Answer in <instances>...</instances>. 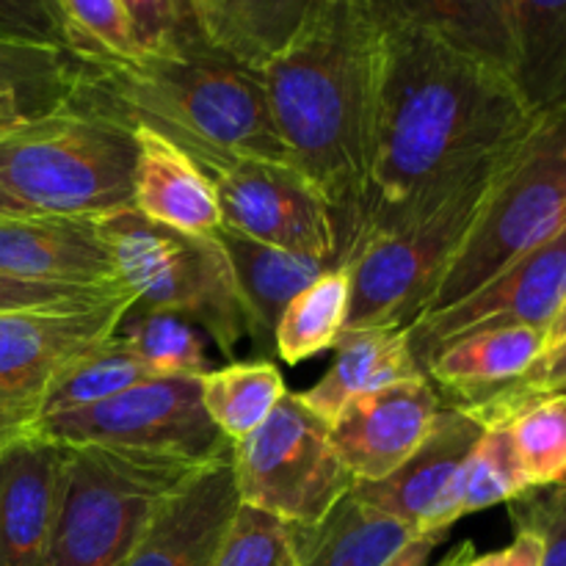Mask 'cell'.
<instances>
[{
    "instance_id": "1",
    "label": "cell",
    "mask_w": 566,
    "mask_h": 566,
    "mask_svg": "<svg viewBox=\"0 0 566 566\" xmlns=\"http://www.w3.org/2000/svg\"><path fill=\"white\" fill-rule=\"evenodd\" d=\"M381 31L368 193L346 258L370 232L451 188L542 119L512 77L486 61L401 22H381Z\"/></svg>"
},
{
    "instance_id": "2",
    "label": "cell",
    "mask_w": 566,
    "mask_h": 566,
    "mask_svg": "<svg viewBox=\"0 0 566 566\" xmlns=\"http://www.w3.org/2000/svg\"><path fill=\"white\" fill-rule=\"evenodd\" d=\"M381 44L385 31L368 0H326L258 70L287 160L335 216L337 263L363 221Z\"/></svg>"
},
{
    "instance_id": "3",
    "label": "cell",
    "mask_w": 566,
    "mask_h": 566,
    "mask_svg": "<svg viewBox=\"0 0 566 566\" xmlns=\"http://www.w3.org/2000/svg\"><path fill=\"white\" fill-rule=\"evenodd\" d=\"M77 88L125 122L144 119L224 153L291 166L260 72L210 42L136 61L81 59Z\"/></svg>"
},
{
    "instance_id": "4",
    "label": "cell",
    "mask_w": 566,
    "mask_h": 566,
    "mask_svg": "<svg viewBox=\"0 0 566 566\" xmlns=\"http://www.w3.org/2000/svg\"><path fill=\"white\" fill-rule=\"evenodd\" d=\"M536 127L520 142L497 149L451 188L415 205L354 247L340 263L352 280L346 332L412 326L420 318L437 282L459 258L514 166L523 160Z\"/></svg>"
},
{
    "instance_id": "5",
    "label": "cell",
    "mask_w": 566,
    "mask_h": 566,
    "mask_svg": "<svg viewBox=\"0 0 566 566\" xmlns=\"http://www.w3.org/2000/svg\"><path fill=\"white\" fill-rule=\"evenodd\" d=\"M133 166L130 122L75 88L64 111L0 142V213L99 221L133 208Z\"/></svg>"
},
{
    "instance_id": "6",
    "label": "cell",
    "mask_w": 566,
    "mask_h": 566,
    "mask_svg": "<svg viewBox=\"0 0 566 566\" xmlns=\"http://www.w3.org/2000/svg\"><path fill=\"white\" fill-rule=\"evenodd\" d=\"M221 462V459H219ZM208 464L111 446H64L44 566H122L158 509Z\"/></svg>"
},
{
    "instance_id": "7",
    "label": "cell",
    "mask_w": 566,
    "mask_h": 566,
    "mask_svg": "<svg viewBox=\"0 0 566 566\" xmlns=\"http://www.w3.org/2000/svg\"><path fill=\"white\" fill-rule=\"evenodd\" d=\"M116 276L136 310L175 313L197 324L224 359L249 337L230 260L213 235H182L125 208L97 221Z\"/></svg>"
},
{
    "instance_id": "8",
    "label": "cell",
    "mask_w": 566,
    "mask_h": 566,
    "mask_svg": "<svg viewBox=\"0 0 566 566\" xmlns=\"http://www.w3.org/2000/svg\"><path fill=\"white\" fill-rule=\"evenodd\" d=\"M564 221L566 114H545L523 160L514 166L486 208L481 224L437 282L420 318L473 296L506 265L556 232Z\"/></svg>"
},
{
    "instance_id": "9",
    "label": "cell",
    "mask_w": 566,
    "mask_h": 566,
    "mask_svg": "<svg viewBox=\"0 0 566 566\" xmlns=\"http://www.w3.org/2000/svg\"><path fill=\"white\" fill-rule=\"evenodd\" d=\"M232 475L243 506L296 528L324 523L357 481L332 446L329 426L287 392L260 429L232 446Z\"/></svg>"
},
{
    "instance_id": "10",
    "label": "cell",
    "mask_w": 566,
    "mask_h": 566,
    "mask_svg": "<svg viewBox=\"0 0 566 566\" xmlns=\"http://www.w3.org/2000/svg\"><path fill=\"white\" fill-rule=\"evenodd\" d=\"M33 434L61 446H111L193 464L232 457V442L208 418L199 379L191 376L149 379L94 407L39 420Z\"/></svg>"
},
{
    "instance_id": "11",
    "label": "cell",
    "mask_w": 566,
    "mask_h": 566,
    "mask_svg": "<svg viewBox=\"0 0 566 566\" xmlns=\"http://www.w3.org/2000/svg\"><path fill=\"white\" fill-rule=\"evenodd\" d=\"M166 136L205 171L219 199L221 224L252 241L337 263L335 216L293 166L224 153L177 133Z\"/></svg>"
},
{
    "instance_id": "12",
    "label": "cell",
    "mask_w": 566,
    "mask_h": 566,
    "mask_svg": "<svg viewBox=\"0 0 566 566\" xmlns=\"http://www.w3.org/2000/svg\"><path fill=\"white\" fill-rule=\"evenodd\" d=\"M133 304L125 287L86 307L0 315V448L31 434L59 370L116 335Z\"/></svg>"
},
{
    "instance_id": "13",
    "label": "cell",
    "mask_w": 566,
    "mask_h": 566,
    "mask_svg": "<svg viewBox=\"0 0 566 566\" xmlns=\"http://www.w3.org/2000/svg\"><path fill=\"white\" fill-rule=\"evenodd\" d=\"M566 296V221L534 249L514 260L495 280L453 307L415 321L412 352L420 368L448 343L503 326L545 332Z\"/></svg>"
},
{
    "instance_id": "14",
    "label": "cell",
    "mask_w": 566,
    "mask_h": 566,
    "mask_svg": "<svg viewBox=\"0 0 566 566\" xmlns=\"http://www.w3.org/2000/svg\"><path fill=\"white\" fill-rule=\"evenodd\" d=\"M484 426L462 407L442 403L429 440L407 464L374 484H357L352 495L374 512L398 520L415 536H446L462 520L464 468Z\"/></svg>"
},
{
    "instance_id": "15",
    "label": "cell",
    "mask_w": 566,
    "mask_h": 566,
    "mask_svg": "<svg viewBox=\"0 0 566 566\" xmlns=\"http://www.w3.org/2000/svg\"><path fill=\"white\" fill-rule=\"evenodd\" d=\"M442 398L429 376L359 396L329 426L332 446L357 484L396 473L429 440Z\"/></svg>"
},
{
    "instance_id": "16",
    "label": "cell",
    "mask_w": 566,
    "mask_h": 566,
    "mask_svg": "<svg viewBox=\"0 0 566 566\" xmlns=\"http://www.w3.org/2000/svg\"><path fill=\"white\" fill-rule=\"evenodd\" d=\"M61 475V442L31 431L0 448V566L48 564Z\"/></svg>"
},
{
    "instance_id": "17",
    "label": "cell",
    "mask_w": 566,
    "mask_h": 566,
    "mask_svg": "<svg viewBox=\"0 0 566 566\" xmlns=\"http://www.w3.org/2000/svg\"><path fill=\"white\" fill-rule=\"evenodd\" d=\"M238 506L232 457L197 470L158 509L122 566H210Z\"/></svg>"
},
{
    "instance_id": "18",
    "label": "cell",
    "mask_w": 566,
    "mask_h": 566,
    "mask_svg": "<svg viewBox=\"0 0 566 566\" xmlns=\"http://www.w3.org/2000/svg\"><path fill=\"white\" fill-rule=\"evenodd\" d=\"M0 274L77 287L122 285L97 221L0 213Z\"/></svg>"
},
{
    "instance_id": "19",
    "label": "cell",
    "mask_w": 566,
    "mask_h": 566,
    "mask_svg": "<svg viewBox=\"0 0 566 566\" xmlns=\"http://www.w3.org/2000/svg\"><path fill=\"white\" fill-rule=\"evenodd\" d=\"M127 122L136 144L133 208L182 235H213L221 227L219 199L197 160L160 127L144 119Z\"/></svg>"
},
{
    "instance_id": "20",
    "label": "cell",
    "mask_w": 566,
    "mask_h": 566,
    "mask_svg": "<svg viewBox=\"0 0 566 566\" xmlns=\"http://www.w3.org/2000/svg\"><path fill=\"white\" fill-rule=\"evenodd\" d=\"M418 357L412 352L409 326H374L343 332L329 370L310 390L298 392L304 407L313 409L326 426L359 396L420 379Z\"/></svg>"
},
{
    "instance_id": "21",
    "label": "cell",
    "mask_w": 566,
    "mask_h": 566,
    "mask_svg": "<svg viewBox=\"0 0 566 566\" xmlns=\"http://www.w3.org/2000/svg\"><path fill=\"white\" fill-rule=\"evenodd\" d=\"M213 238L230 260L254 348L274 352V329L280 315L310 282L318 280L332 265L313 254L252 241L224 224L213 232Z\"/></svg>"
},
{
    "instance_id": "22",
    "label": "cell",
    "mask_w": 566,
    "mask_h": 566,
    "mask_svg": "<svg viewBox=\"0 0 566 566\" xmlns=\"http://www.w3.org/2000/svg\"><path fill=\"white\" fill-rule=\"evenodd\" d=\"M545 354V332L531 326H503L464 335L442 346L423 374L442 403H470L520 379Z\"/></svg>"
},
{
    "instance_id": "23",
    "label": "cell",
    "mask_w": 566,
    "mask_h": 566,
    "mask_svg": "<svg viewBox=\"0 0 566 566\" xmlns=\"http://www.w3.org/2000/svg\"><path fill=\"white\" fill-rule=\"evenodd\" d=\"M381 22H401L446 39L514 81V0H368Z\"/></svg>"
},
{
    "instance_id": "24",
    "label": "cell",
    "mask_w": 566,
    "mask_h": 566,
    "mask_svg": "<svg viewBox=\"0 0 566 566\" xmlns=\"http://www.w3.org/2000/svg\"><path fill=\"white\" fill-rule=\"evenodd\" d=\"M326 0H199V31L216 50L260 70L313 22Z\"/></svg>"
},
{
    "instance_id": "25",
    "label": "cell",
    "mask_w": 566,
    "mask_h": 566,
    "mask_svg": "<svg viewBox=\"0 0 566 566\" xmlns=\"http://www.w3.org/2000/svg\"><path fill=\"white\" fill-rule=\"evenodd\" d=\"M81 59L50 44L0 39V122H39L72 103Z\"/></svg>"
},
{
    "instance_id": "26",
    "label": "cell",
    "mask_w": 566,
    "mask_h": 566,
    "mask_svg": "<svg viewBox=\"0 0 566 566\" xmlns=\"http://www.w3.org/2000/svg\"><path fill=\"white\" fill-rule=\"evenodd\" d=\"M514 86L534 114H566V0H514Z\"/></svg>"
},
{
    "instance_id": "27",
    "label": "cell",
    "mask_w": 566,
    "mask_h": 566,
    "mask_svg": "<svg viewBox=\"0 0 566 566\" xmlns=\"http://www.w3.org/2000/svg\"><path fill=\"white\" fill-rule=\"evenodd\" d=\"M418 536L348 495L315 528H302L298 566H387Z\"/></svg>"
},
{
    "instance_id": "28",
    "label": "cell",
    "mask_w": 566,
    "mask_h": 566,
    "mask_svg": "<svg viewBox=\"0 0 566 566\" xmlns=\"http://www.w3.org/2000/svg\"><path fill=\"white\" fill-rule=\"evenodd\" d=\"M199 390L205 412L232 446L260 429L287 396L280 368L269 359H232L199 376Z\"/></svg>"
},
{
    "instance_id": "29",
    "label": "cell",
    "mask_w": 566,
    "mask_h": 566,
    "mask_svg": "<svg viewBox=\"0 0 566 566\" xmlns=\"http://www.w3.org/2000/svg\"><path fill=\"white\" fill-rule=\"evenodd\" d=\"M352 307V280L343 265H332L310 282L280 315L274 329V354L287 365H298L329 352L346 332Z\"/></svg>"
},
{
    "instance_id": "30",
    "label": "cell",
    "mask_w": 566,
    "mask_h": 566,
    "mask_svg": "<svg viewBox=\"0 0 566 566\" xmlns=\"http://www.w3.org/2000/svg\"><path fill=\"white\" fill-rule=\"evenodd\" d=\"M155 379L147 365L136 357L130 343L122 332L111 335L108 340L86 348L77 357H72L59 376L50 385L48 398H44L42 418H59V415L75 412V409L94 407L99 401L119 396L130 387L144 385ZM36 429V426H33Z\"/></svg>"
},
{
    "instance_id": "31",
    "label": "cell",
    "mask_w": 566,
    "mask_h": 566,
    "mask_svg": "<svg viewBox=\"0 0 566 566\" xmlns=\"http://www.w3.org/2000/svg\"><path fill=\"white\" fill-rule=\"evenodd\" d=\"M119 329L155 379H169V376L199 379L213 370L208 357V337L182 315L133 307Z\"/></svg>"
},
{
    "instance_id": "32",
    "label": "cell",
    "mask_w": 566,
    "mask_h": 566,
    "mask_svg": "<svg viewBox=\"0 0 566 566\" xmlns=\"http://www.w3.org/2000/svg\"><path fill=\"white\" fill-rule=\"evenodd\" d=\"M531 490L566 481V396L551 392L525 401L506 420Z\"/></svg>"
},
{
    "instance_id": "33",
    "label": "cell",
    "mask_w": 566,
    "mask_h": 566,
    "mask_svg": "<svg viewBox=\"0 0 566 566\" xmlns=\"http://www.w3.org/2000/svg\"><path fill=\"white\" fill-rule=\"evenodd\" d=\"M528 490L531 481L520 462L509 426H484V434L470 451L468 468H464L462 517L517 501Z\"/></svg>"
},
{
    "instance_id": "34",
    "label": "cell",
    "mask_w": 566,
    "mask_h": 566,
    "mask_svg": "<svg viewBox=\"0 0 566 566\" xmlns=\"http://www.w3.org/2000/svg\"><path fill=\"white\" fill-rule=\"evenodd\" d=\"M66 31V44L81 59L136 61V31L122 0H55Z\"/></svg>"
},
{
    "instance_id": "35",
    "label": "cell",
    "mask_w": 566,
    "mask_h": 566,
    "mask_svg": "<svg viewBox=\"0 0 566 566\" xmlns=\"http://www.w3.org/2000/svg\"><path fill=\"white\" fill-rule=\"evenodd\" d=\"M302 528L252 506H238L210 566H298Z\"/></svg>"
},
{
    "instance_id": "36",
    "label": "cell",
    "mask_w": 566,
    "mask_h": 566,
    "mask_svg": "<svg viewBox=\"0 0 566 566\" xmlns=\"http://www.w3.org/2000/svg\"><path fill=\"white\" fill-rule=\"evenodd\" d=\"M551 392H566V343L542 354L520 379L497 387L490 396L475 398L470 403H453V407H462L481 426H492L506 423L514 409H520L531 398L551 396Z\"/></svg>"
},
{
    "instance_id": "37",
    "label": "cell",
    "mask_w": 566,
    "mask_h": 566,
    "mask_svg": "<svg viewBox=\"0 0 566 566\" xmlns=\"http://www.w3.org/2000/svg\"><path fill=\"white\" fill-rule=\"evenodd\" d=\"M122 6L133 22L138 48L147 55L180 53L208 42L188 0H122Z\"/></svg>"
},
{
    "instance_id": "38",
    "label": "cell",
    "mask_w": 566,
    "mask_h": 566,
    "mask_svg": "<svg viewBox=\"0 0 566 566\" xmlns=\"http://www.w3.org/2000/svg\"><path fill=\"white\" fill-rule=\"evenodd\" d=\"M517 528L542 539V566H566V484L528 490L509 503Z\"/></svg>"
},
{
    "instance_id": "39",
    "label": "cell",
    "mask_w": 566,
    "mask_h": 566,
    "mask_svg": "<svg viewBox=\"0 0 566 566\" xmlns=\"http://www.w3.org/2000/svg\"><path fill=\"white\" fill-rule=\"evenodd\" d=\"M125 285L114 287H77L59 282H31L0 274V315L11 313H42V310H75L86 304L103 302Z\"/></svg>"
},
{
    "instance_id": "40",
    "label": "cell",
    "mask_w": 566,
    "mask_h": 566,
    "mask_svg": "<svg viewBox=\"0 0 566 566\" xmlns=\"http://www.w3.org/2000/svg\"><path fill=\"white\" fill-rule=\"evenodd\" d=\"M0 39L70 50L55 0H0Z\"/></svg>"
},
{
    "instance_id": "41",
    "label": "cell",
    "mask_w": 566,
    "mask_h": 566,
    "mask_svg": "<svg viewBox=\"0 0 566 566\" xmlns=\"http://www.w3.org/2000/svg\"><path fill=\"white\" fill-rule=\"evenodd\" d=\"M440 542H442V536H418V539L409 542V545L403 547V551L398 553V556L392 558L387 566H426L431 558V551H434ZM470 556H473V545H470V542H464V545H459L457 551L448 553V556L442 558L440 566H462Z\"/></svg>"
},
{
    "instance_id": "42",
    "label": "cell",
    "mask_w": 566,
    "mask_h": 566,
    "mask_svg": "<svg viewBox=\"0 0 566 566\" xmlns=\"http://www.w3.org/2000/svg\"><path fill=\"white\" fill-rule=\"evenodd\" d=\"M501 566H542V539L534 531L517 528L512 545L503 551Z\"/></svg>"
},
{
    "instance_id": "43",
    "label": "cell",
    "mask_w": 566,
    "mask_h": 566,
    "mask_svg": "<svg viewBox=\"0 0 566 566\" xmlns=\"http://www.w3.org/2000/svg\"><path fill=\"white\" fill-rule=\"evenodd\" d=\"M562 343H566V296H564L562 307H558V313L553 315L551 326L545 329V352L562 346Z\"/></svg>"
},
{
    "instance_id": "44",
    "label": "cell",
    "mask_w": 566,
    "mask_h": 566,
    "mask_svg": "<svg viewBox=\"0 0 566 566\" xmlns=\"http://www.w3.org/2000/svg\"><path fill=\"white\" fill-rule=\"evenodd\" d=\"M503 564V551H495V553H484V556H470L468 562L462 566H501Z\"/></svg>"
},
{
    "instance_id": "45",
    "label": "cell",
    "mask_w": 566,
    "mask_h": 566,
    "mask_svg": "<svg viewBox=\"0 0 566 566\" xmlns=\"http://www.w3.org/2000/svg\"><path fill=\"white\" fill-rule=\"evenodd\" d=\"M28 125H33V122H0V142H6V138L17 136V133L25 130Z\"/></svg>"
},
{
    "instance_id": "46",
    "label": "cell",
    "mask_w": 566,
    "mask_h": 566,
    "mask_svg": "<svg viewBox=\"0 0 566 566\" xmlns=\"http://www.w3.org/2000/svg\"><path fill=\"white\" fill-rule=\"evenodd\" d=\"M188 3H191V9H197V3H199V0H188Z\"/></svg>"
},
{
    "instance_id": "47",
    "label": "cell",
    "mask_w": 566,
    "mask_h": 566,
    "mask_svg": "<svg viewBox=\"0 0 566 566\" xmlns=\"http://www.w3.org/2000/svg\"><path fill=\"white\" fill-rule=\"evenodd\" d=\"M564 396H566V392H564ZM564 484H566V481H564Z\"/></svg>"
}]
</instances>
